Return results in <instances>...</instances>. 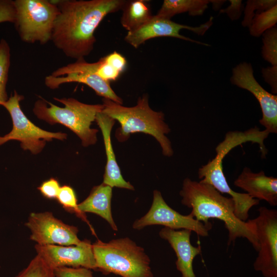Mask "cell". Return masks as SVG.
Here are the masks:
<instances>
[{
	"instance_id": "cell-1",
	"label": "cell",
	"mask_w": 277,
	"mask_h": 277,
	"mask_svg": "<svg viewBox=\"0 0 277 277\" xmlns=\"http://www.w3.org/2000/svg\"><path fill=\"white\" fill-rule=\"evenodd\" d=\"M58 9L51 39L67 57L83 59L92 51L94 32L108 14L121 10L126 0L53 1Z\"/></svg>"
},
{
	"instance_id": "cell-2",
	"label": "cell",
	"mask_w": 277,
	"mask_h": 277,
	"mask_svg": "<svg viewBox=\"0 0 277 277\" xmlns=\"http://www.w3.org/2000/svg\"><path fill=\"white\" fill-rule=\"evenodd\" d=\"M180 194L183 205L191 209L190 213L197 220L209 223L210 219H217L224 223L228 231V245L238 238L246 239L258 251L259 245L254 220L244 222L234 214L233 199L223 196L210 184L184 179Z\"/></svg>"
},
{
	"instance_id": "cell-3",
	"label": "cell",
	"mask_w": 277,
	"mask_h": 277,
	"mask_svg": "<svg viewBox=\"0 0 277 277\" xmlns=\"http://www.w3.org/2000/svg\"><path fill=\"white\" fill-rule=\"evenodd\" d=\"M103 101L102 112L121 125L115 132L116 138L119 142L126 141L132 133L143 132L152 135L157 141L164 155H173L171 142L165 135L170 129L164 121V114L151 109L147 94L140 97L136 105L131 107L123 106L107 98Z\"/></svg>"
},
{
	"instance_id": "cell-4",
	"label": "cell",
	"mask_w": 277,
	"mask_h": 277,
	"mask_svg": "<svg viewBox=\"0 0 277 277\" xmlns=\"http://www.w3.org/2000/svg\"><path fill=\"white\" fill-rule=\"evenodd\" d=\"M92 245L96 270L122 277H153L150 260L144 249L128 238L108 243L97 240Z\"/></svg>"
},
{
	"instance_id": "cell-5",
	"label": "cell",
	"mask_w": 277,
	"mask_h": 277,
	"mask_svg": "<svg viewBox=\"0 0 277 277\" xmlns=\"http://www.w3.org/2000/svg\"><path fill=\"white\" fill-rule=\"evenodd\" d=\"M54 99L64 107L39 99L33 109L36 117L51 125L58 123L68 128L79 137L84 147L94 144L98 130L91 128L90 126L95 121L97 114L102 111L103 104H87L71 97Z\"/></svg>"
},
{
	"instance_id": "cell-6",
	"label": "cell",
	"mask_w": 277,
	"mask_h": 277,
	"mask_svg": "<svg viewBox=\"0 0 277 277\" xmlns=\"http://www.w3.org/2000/svg\"><path fill=\"white\" fill-rule=\"evenodd\" d=\"M252 141V135L248 130L243 132H228L224 140L216 147L215 156L198 171L200 182L210 184L221 193H227L231 196L234 203V214L244 222L249 217V210L259 204L260 201L252 198L246 193L236 192L230 188L223 172L222 163L224 157L234 147Z\"/></svg>"
},
{
	"instance_id": "cell-7",
	"label": "cell",
	"mask_w": 277,
	"mask_h": 277,
	"mask_svg": "<svg viewBox=\"0 0 277 277\" xmlns=\"http://www.w3.org/2000/svg\"><path fill=\"white\" fill-rule=\"evenodd\" d=\"M14 24L21 40L42 45L51 41L58 9L53 1H14Z\"/></svg>"
},
{
	"instance_id": "cell-8",
	"label": "cell",
	"mask_w": 277,
	"mask_h": 277,
	"mask_svg": "<svg viewBox=\"0 0 277 277\" xmlns=\"http://www.w3.org/2000/svg\"><path fill=\"white\" fill-rule=\"evenodd\" d=\"M23 99V96L14 90L13 94L2 105L9 112L13 127L10 132L0 136V146L9 141L16 140L20 142L24 150H29L36 154L43 150L47 141L53 139L64 140L67 138L66 133L46 131L30 121L20 107L19 103Z\"/></svg>"
},
{
	"instance_id": "cell-9",
	"label": "cell",
	"mask_w": 277,
	"mask_h": 277,
	"mask_svg": "<svg viewBox=\"0 0 277 277\" xmlns=\"http://www.w3.org/2000/svg\"><path fill=\"white\" fill-rule=\"evenodd\" d=\"M254 219L259 249L253 263L264 277H277V211L261 207Z\"/></svg>"
},
{
	"instance_id": "cell-10",
	"label": "cell",
	"mask_w": 277,
	"mask_h": 277,
	"mask_svg": "<svg viewBox=\"0 0 277 277\" xmlns=\"http://www.w3.org/2000/svg\"><path fill=\"white\" fill-rule=\"evenodd\" d=\"M153 225H162L176 230L180 229L190 230L203 237L208 236L212 228L210 222L203 223L196 220L191 213L182 215L171 208L157 190L153 191V202L149 211L136 220L132 227L134 229L140 230Z\"/></svg>"
},
{
	"instance_id": "cell-11",
	"label": "cell",
	"mask_w": 277,
	"mask_h": 277,
	"mask_svg": "<svg viewBox=\"0 0 277 277\" xmlns=\"http://www.w3.org/2000/svg\"><path fill=\"white\" fill-rule=\"evenodd\" d=\"M75 82L87 85L104 98L123 104L122 99L112 90L110 83L94 73L90 63L84 58L58 68L45 78V85L51 89H57L63 84Z\"/></svg>"
},
{
	"instance_id": "cell-12",
	"label": "cell",
	"mask_w": 277,
	"mask_h": 277,
	"mask_svg": "<svg viewBox=\"0 0 277 277\" xmlns=\"http://www.w3.org/2000/svg\"><path fill=\"white\" fill-rule=\"evenodd\" d=\"M25 225L31 231L30 239L39 245H76L81 242L76 227L64 223L50 212L31 213Z\"/></svg>"
},
{
	"instance_id": "cell-13",
	"label": "cell",
	"mask_w": 277,
	"mask_h": 277,
	"mask_svg": "<svg viewBox=\"0 0 277 277\" xmlns=\"http://www.w3.org/2000/svg\"><path fill=\"white\" fill-rule=\"evenodd\" d=\"M213 17L197 27H192L173 22L170 19L160 16L153 15L146 23L129 31L125 37V41L135 48H138L146 41L157 37H172L193 43L209 46L206 43L193 40L180 34L182 29H187L194 33L203 35L209 29L213 23Z\"/></svg>"
},
{
	"instance_id": "cell-14",
	"label": "cell",
	"mask_w": 277,
	"mask_h": 277,
	"mask_svg": "<svg viewBox=\"0 0 277 277\" xmlns=\"http://www.w3.org/2000/svg\"><path fill=\"white\" fill-rule=\"evenodd\" d=\"M232 84L251 92L259 103L262 112L260 123L268 133L277 132V96L265 90L256 81L250 63L243 62L232 70Z\"/></svg>"
},
{
	"instance_id": "cell-15",
	"label": "cell",
	"mask_w": 277,
	"mask_h": 277,
	"mask_svg": "<svg viewBox=\"0 0 277 277\" xmlns=\"http://www.w3.org/2000/svg\"><path fill=\"white\" fill-rule=\"evenodd\" d=\"M35 249L37 254L53 270L68 267H84L96 270L92 245L89 240L81 241L76 245L36 244Z\"/></svg>"
},
{
	"instance_id": "cell-16",
	"label": "cell",
	"mask_w": 277,
	"mask_h": 277,
	"mask_svg": "<svg viewBox=\"0 0 277 277\" xmlns=\"http://www.w3.org/2000/svg\"><path fill=\"white\" fill-rule=\"evenodd\" d=\"M192 231L187 229L173 230L164 227L159 232L160 236L167 240L174 250L177 260L175 265L182 277H195L193 262L201 252L200 246H193L190 242Z\"/></svg>"
},
{
	"instance_id": "cell-17",
	"label": "cell",
	"mask_w": 277,
	"mask_h": 277,
	"mask_svg": "<svg viewBox=\"0 0 277 277\" xmlns=\"http://www.w3.org/2000/svg\"><path fill=\"white\" fill-rule=\"evenodd\" d=\"M234 185L253 199L265 201L272 206L277 205V179L266 175L263 171L254 173L246 167Z\"/></svg>"
},
{
	"instance_id": "cell-18",
	"label": "cell",
	"mask_w": 277,
	"mask_h": 277,
	"mask_svg": "<svg viewBox=\"0 0 277 277\" xmlns=\"http://www.w3.org/2000/svg\"><path fill=\"white\" fill-rule=\"evenodd\" d=\"M95 121L102 132L107 156L103 183L112 188L115 187L133 190V186L126 181L121 174L112 145L111 132L115 121L101 111L97 114Z\"/></svg>"
},
{
	"instance_id": "cell-19",
	"label": "cell",
	"mask_w": 277,
	"mask_h": 277,
	"mask_svg": "<svg viewBox=\"0 0 277 277\" xmlns=\"http://www.w3.org/2000/svg\"><path fill=\"white\" fill-rule=\"evenodd\" d=\"M112 195V188L102 183L94 187L89 196L78 204V209L83 215L86 212L98 215L108 222L113 230L117 231V228L111 213Z\"/></svg>"
},
{
	"instance_id": "cell-20",
	"label": "cell",
	"mask_w": 277,
	"mask_h": 277,
	"mask_svg": "<svg viewBox=\"0 0 277 277\" xmlns=\"http://www.w3.org/2000/svg\"><path fill=\"white\" fill-rule=\"evenodd\" d=\"M148 1H126L121 10L122 26L128 32L136 29L148 21L153 16Z\"/></svg>"
},
{
	"instance_id": "cell-21",
	"label": "cell",
	"mask_w": 277,
	"mask_h": 277,
	"mask_svg": "<svg viewBox=\"0 0 277 277\" xmlns=\"http://www.w3.org/2000/svg\"><path fill=\"white\" fill-rule=\"evenodd\" d=\"M212 1L165 0L156 15L170 19L173 16L188 12L192 16L201 15Z\"/></svg>"
},
{
	"instance_id": "cell-22",
	"label": "cell",
	"mask_w": 277,
	"mask_h": 277,
	"mask_svg": "<svg viewBox=\"0 0 277 277\" xmlns=\"http://www.w3.org/2000/svg\"><path fill=\"white\" fill-rule=\"evenodd\" d=\"M95 63L94 73L105 81H115L126 68L127 61L120 53L114 51Z\"/></svg>"
},
{
	"instance_id": "cell-23",
	"label": "cell",
	"mask_w": 277,
	"mask_h": 277,
	"mask_svg": "<svg viewBox=\"0 0 277 277\" xmlns=\"http://www.w3.org/2000/svg\"><path fill=\"white\" fill-rule=\"evenodd\" d=\"M276 22L277 5H275L254 15L248 27L250 34L259 37L267 30L276 26Z\"/></svg>"
},
{
	"instance_id": "cell-24",
	"label": "cell",
	"mask_w": 277,
	"mask_h": 277,
	"mask_svg": "<svg viewBox=\"0 0 277 277\" xmlns=\"http://www.w3.org/2000/svg\"><path fill=\"white\" fill-rule=\"evenodd\" d=\"M11 65V51L7 41L0 39V106L8 99L7 85Z\"/></svg>"
},
{
	"instance_id": "cell-25",
	"label": "cell",
	"mask_w": 277,
	"mask_h": 277,
	"mask_svg": "<svg viewBox=\"0 0 277 277\" xmlns=\"http://www.w3.org/2000/svg\"><path fill=\"white\" fill-rule=\"evenodd\" d=\"M262 56L272 65V68L277 69V29L275 26L263 34Z\"/></svg>"
},
{
	"instance_id": "cell-26",
	"label": "cell",
	"mask_w": 277,
	"mask_h": 277,
	"mask_svg": "<svg viewBox=\"0 0 277 277\" xmlns=\"http://www.w3.org/2000/svg\"><path fill=\"white\" fill-rule=\"evenodd\" d=\"M15 277H55L54 270L37 254Z\"/></svg>"
},
{
	"instance_id": "cell-27",
	"label": "cell",
	"mask_w": 277,
	"mask_h": 277,
	"mask_svg": "<svg viewBox=\"0 0 277 277\" xmlns=\"http://www.w3.org/2000/svg\"><path fill=\"white\" fill-rule=\"evenodd\" d=\"M276 2V0L248 1L244 11L245 15L242 22V25L244 27H249L254 17V11L256 10L257 14L267 10L277 5Z\"/></svg>"
},
{
	"instance_id": "cell-28",
	"label": "cell",
	"mask_w": 277,
	"mask_h": 277,
	"mask_svg": "<svg viewBox=\"0 0 277 277\" xmlns=\"http://www.w3.org/2000/svg\"><path fill=\"white\" fill-rule=\"evenodd\" d=\"M56 199L65 209L74 212L81 216H84L78 209L76 194L70 186L65 185L61 187Z\"/></svg>"
},
{
	"instance_id": "cell-29",
	"label": "cell",
	"mask_w": 277,
	"mask_h": 277,
	"mask_svg": "<svg viewBox=\"0 0 277 277\" xmlns=\"http://www.w3.org/2000/svg\"><path fill=\"white\" fill-rule=\"evenodd\" d=\"M55 277H93L91 269L64 267L54 269Z\"/></svg>"
},
{
	"instance_id": "cell-30",
	"label": "cell",
	"mask_w": 277,
	"mask_h": 277,
	"mask_svg": "<svg viewBox=\"0 0 277 277\" xmlns=\"http://www.w3.org/2000/svg\"><path fill=\"white\" fill-rule=\"evenodd\" d=\"M15 18V9L14 1L0 0V23H14Z\"/></svg>"
},
{
	"instance_id": "cell-31",
	"label": "cell",
	"mask_w": 277,
	"mask_h": 277,
	"mask_svg": "<svg viewBox=\"0 0 277 277\" xmlns=\"http://www.w3.org/2000/svg\"><path fill=\"white\" fill-rule=\"evenodd\" d=\"M60 188L61 186L57 180L51 178L44 182L38 189L45 197L53 199L57 198Z\"/></svg>"
},
{
	"instance_id": "cell-32",
	"label": "cell",
	"mask_w": 277,
	"mask_h": 277,
	"mask_svg": "<svg viewBox=\"0 0 277 277\" xmlns=\"http://www.w3.org/2000/svg\"><path fill=\"white\" fill-rule=\"evenodd\" d=\"M230 5L226 9L221 10V12L226 13L232 20L239 19L241 15L242 8V1H229Z\"/></svg>"
}]
</instances>
